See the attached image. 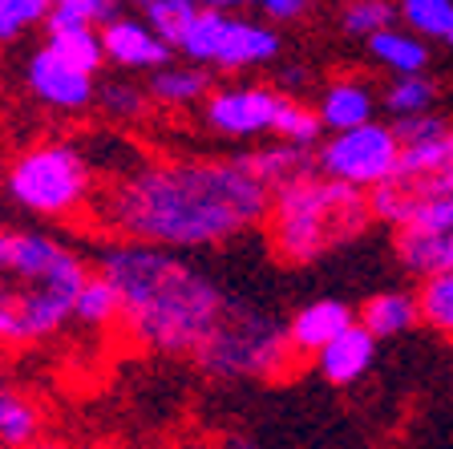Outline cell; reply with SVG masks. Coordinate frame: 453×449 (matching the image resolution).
Masks as SVG:
<instances>
[{"mask_svg": "<svg viewBox=\"0 0 453 449\" xmlns=\"http://www.w3.org/2000/svg\"><path fill=\"white\" fill-rule=\"evenodd\" d=\"M445 130H449V122H445L441 113H417V118H401V122H393V134H396V142H401V150L421 146V142H434V138H441Z\"/></svg>", "mask_w": 453, "mask_h": 449, "instance_id": "cell-33", "label": "cell"}, {"mask_svg": "<svg viewBox=\"0 0 453 449\" xmlns=\"http://www.w3.org/2000/svg\"><path fill=\"white\" fill-rule=\"evenodd\" d=\"M239 159H243V166L251 170L267 190H280V187H288V182H296V178H303V174L316 170V150L283 146V142L264 146V150H247V154H239Z\"/></svg>", "mask_w": 453, "mask_h": 449, "instance_id": "cell-18", "label": "cell"}, {"mask_svg": "<svg viewBox=\"0 0 453 449\" xmlns=\"http://www.w3.org/2000/svg\"><path fill=\"white\" fill-rule=\"evenodd\" d=\"M434 97H437V85L425 74L421 77H396V81L385 89V110L401 122V118H417V113H434Z\"/></svg>", "mask_w": 453, "mask_h": 449, "instance_id": "cell-28", "label": "cell"}, {"mask_svg": "<svg viewBox=\"0 0 453 449\" xmlns=\"http://www.w3.org/2000/svg\"><path fill=\"white\" fill-rule=\"evenodd\" d=\"M146 94H150V102L158 105H195V102H207L211 97V74L198 66H179V61H170L166 69H158V74L150 77V85H146Z\"/></svg>", "mask_w": 453, "mask_h": 449, "instance_id": "cell-21", "label": "cell"}, {"mask_svg": "<svg viewBox=\"0 0 453 449\" xmlns=\"http://www.w3.org/2000/svg\"><path fill=\"white\" fill-rule=\"evenodd\" d=\"M4 384H9V381H4V376H0V389H4Z\"/></svg>", "mask_w": 453, "mask_h": 449, "instance_id": "cell-40", "label": "cell"}, {"mask_svg": "<svg viewBox=\"0 0 453 449\" xmlns=\"http://www.w3.org/2000/svg\"><path fill=\"white\" fill-rule=\"evenodd\" d=\"M195 365L215 381H288L300 373L303 356L288 340V324L226 296Z\"/></svg>", "mask_w": 453, "mask_h": 449, "instance_id": "cell-5", "label": "cell"}, {"mask_svg": "<svg viewBox=\"0 0 453 449\" xmlns=\"http://www.w3.org/2000/svg\"><path fill=\"white\" fill-rule=\"evenodd\" d=\"M0 365H4V352H0ZM0 376H4V373H0Z\"/></svg>", "mask_w": 453, "mask_h": 449, "instance_id": "cell-39", "label": "cell"}, {"mask_svg": "<svg viewBox=\"0 0 453 449\" xmlns=\"http://www.w3.org/2000/svg\"><path fill=\"white\" fill-rule=\"evenodd\" d=\"M118 316H122V308H118V291L110 288V280H105V275L89 272L85 288L77 291L73 328H81V332H89V337H97V332L118 328Z\"/></svg>", "mask_w": 453, "mask_h": 449, "instance_id": "cell-22", "label": "cell"}, {"mask_svg": "<svg viewBox=\"0 0 453 449\" xmlns=\"http://www.w3.org/2000/svg\"><path fill=\"white\" fill-rule=\"evenodd\" d=\"M445 45H449V49H453V28H449V33H445Z\"/></svg>", "mask_w": 453, "mask_h": 449, "instance_id": "cell-38", "label": "cell"}, {"mask_svg": "<svg viewBox=\"0 0 453 449\" xmlns=\"http://www.w3.org/2000/svg\"><path fill=\"white\" fill-rule=\"evenodd\" d=\"M77 247L33 227H0V352H25L73 324L77 291L89 280Z\"/></svg>", "mask_w": 453, "mask_h": 449, "instance_id": "cell-3", "label": "cell"}, {"mask_svg": "<svg viewBox=\"0 0 453 449\" xmlns=\"http://www.w3.org/2000/svg\"><path fill=\"white\" fill-rule=\"evenodd\" d=\"M33 449H77V445H69V441H57V437H45V441H37Z\"/></svg>", "mask_w": 453, "mask_h": 449, "instance_id": "cell-36", "label": "cell"}, {"mask_svg": "<svg viewBox=\"0 0 453 449\" xmlns=\"http://www.w3.org/2000/svg\"><path fill=\"white\" fill-rule=\"evenodd\" d=\"M25 81H28V89H33V97L53 105V110H85L97 94L94 77L73 69L69 61H61L49 45H41L37 53L28 57Z\"/></svg>", "mask_w": 453, "mask_h": 449, "instance_id": "cell-13", "label": "cell"}, {"mask_svg": "<svg viewBox=\"0 0 453 449\" xmlns=\"http://www.w3.org/2000/svg\"><path fill=\"white\" fill-rule=\"evenodd\" d=\"M280 85H283V89H300V85H308V69L288 66V69L280 74Z\"/></svg>", "mask_w": 453, "mask_h": 449, "instance_id": "cell-35", "label": "cell"}, {"mask_svg": "<svg viewBox=\"0 0 453 449\" xmlns=\"http://www.w3.org/2000/svg\"><path fill=\"white\" fill-rule=\"evenodd\" d=\"M283 94L272 85H223L211 89L207 105V126L226 138H259L272 134L275 113H280Z\"/></svg>", "mask_w": 453, "mask_h": 449, "instance_id": "cell-11", "label": "cell"}, {"mask_svg": "<svg viewBox=\"0 0 453 449\" xmlns=\"http://www.w3.org/2000/svg\"><path fill=\"white\" fill-rule=\"evenodd\" d=\"M368 198H372V215L393 227H405L417 211L453 198V126L441 138L401 150L388 182Z\"/></svg>", "mask_w": 453, "mask_h": 449, "instance_id": "cell-8", "label": "cell"}, {"mask_svg": "<svg viewBox=\"0 0 453 449\" xmlns=\"http://www.w3.org/2000/svg\"><path fill=\"white\" fill-rule=\"evenodd\" d=\"M49 4L53 0H0V45H12L49 20Z\"/></svg>", "mask_w": 453, "mask_h": 449, "instance_id": "cell-32", "label": "cell"}, {"mask_svg": "<svg viewBox=\"0 0 453 449\" xmlns=\"http://www.w3.org/2000/svg\"><path fill=\"white\" fill-rule=\"evenodd\" d=\"M61 61H69L73 69L97 77V69L105 66V49H102V28H61V33H49L45 41Z\"/></svg>", "mask_w": 453, "mask_h": 449, "instance_id": "cell-23", "label": "cell"}, {"mask_svg": "<svg viewBox=\"0 0 453 449\" xmlns=\"http://www.w3.org/2000/svg\"><path fill=\"white\" fill-rule=\"evenodd\" d=\"M272 134L283 142V146L316 150V146H320L324 126H320V118H316V110H311V105H303L300 97H288V94H283L280 113H275Z\"/></svg>", "mask_w": 453, "mask_h": 449, "instance_id": "cell-24", "label": "cell"}, {"mask_svg": "<svg viewBox=\"0 0 453 449\" xmlns=\"http://www.w3.org/2000/svg\"><path fill=\"white\" fill-rule=\"evenodd\" d=\"M45 441V413L28 393L4 384L0 389V449H33Z\"/></svg>", "mask_w": 453, "mask_h": 449, "instance_id": "cell-17", "label": "cell"}, {"mask_svg": "<svg viewBox=\"0 0 453 449\" xmlns=\"http://www.w3.org/2000/svg\"><path fill=\"white\" fill-rule=\"evenodd\" d=\"M372 356H377V340L368 337L360 324H352L349 332H340L328 348H320V352L311 356V365H316V373L328 384L344 389V384H357L372 368Z\"/></svg>", "mask_w": 453, "mask_h": 449, "instance_id": "cell-16", "label": "cell"}, {"mask_svg": "<svg viewBox=\"0 0 453 449\" xmlns=\"http://www.w3.org/2000/svg\"><path fill=\"white\" fill-rule=\"evenodd\" d=\"M340 25H344V33L368 41L377 33H385V28L401 25V20H396V4H388V0H352L340 12Z\"/></svg>", "mask_w": 453, "mask_h": 449, "instance_id": "cell-29", "label": "cell"}, {"mask_svg": "<svg viewBox=\"0 0 453 449\" xmlns=\"http://www.w3.org/2000/svg\"><path fill=\"white\" fill-rule=\"evenodd\" d=\"M94 97H97V105H102V113L113 118V122H138L142 113L150 110V94L130 81H110V85H102Z\"/></svg>", "mask_w": 453, "mask_h": 449, "instance_id": "cell-31", "label": "cell"}, {"mask_svg": "<svg viewBox=\"0 0 453 449\" xmlns=\"http://www.w3.org/2000/svg\"><path fill=\"white\" fill-rule=\"evenodd\" d=\"M372 110H377V97H372L368 81H360V77H332V81H324L320 102H316V118H320V126L328 134L368 126Z\"/></svg>", "mask_w": 453, "mask_h": 449, "instance_id": "cell-15", "label": "cell"}, {"mask_svg": "<svg viewBox=\"0 0 453 449\" xmlns=\"http://www.w3.org/2000/svg\"><path fill=\"white\" fill-rule=\"evenodd\" d=\"M368 53H372V61L385 66L393 77H421L425 66H429V45L401 25L385 28L377 37H368Z\"/></svg>", "mask_w": 453, "mask_h": 449, "instance_id": "cell-20", "label": "cell"}, {"mask_svg": "<svg viewBox=\"0 0 453 449\" xmlns=\"http://www.w3.org/2000/svg\"><path fill=\"white\" fill-rule=\"evenodd\" d=\"M417 320H421L417 296H409V291H377V296H368L357 312V324L365 328L372 340L401 337V332H409Z\"/></svg>", "mask_w": 453, "mask_h": 449, "instance_id": "cell-19", "label": "cell"}, {"mask_svg": "<svg viewBox=\"0 0 453 449\" xmlns=\"http://www.w3.org/2000/svg\"><path fill=\"white\" fill-rule=\"evenodd\" d=\"M94 272L118 291V332L146 352L195 360L226 304L207 272L158 247L110 244Z\"/></svg>", "mask_w": 453, "mask_h": 449, "instance_id": "cell-2", "label": "cell"}, {"mask_svg": "<svg viewBox=\"0 0 453 449\" xmlns=\"http://www.w3.org/2000/svg\"><path fill=\"white\" fill-rule=\"evenodd\" d=\"M272 190L243 159H158L97 187L89 215L110 244L158 252L219 247L264 227Z\"/></svg>", "mask_w": 453, "mask_h": 449, "instance_id": "cell-1", "label": "cell"}, {"mask_svg": "<svg viewBox=\"0 0 453 449\" xmlns=\"http://www.w3.org/2000/svg\"><path fill=\"white\" fill-rule=\"evenodd\" d=\"M372 223H377L372 198L311 170L288 187L272 190L264 239L280 263L308 267V263H320L324 255L352 247Z\"/></svg>", "mask_w": 453, "mask_h": 449, "instance_id": "cell-4", "label": "cell"}, {"mask_svg": "<svg viewBox=\"0 0 453 449\" xmlns=\"http://www.w3.org/2000/svg\"><path fill=\"white\" fill-rule=\"evenodd\" d=\"M396 159H401V142L393 134V122H368L357 126V130L328 134L316 146V174L344 182L360 195H372L388 182V174L396 170Z\"/></svg>", "mask_w": 453, "mask_h": 449, "instance_id": "cell-9", "label": "cell"}, {"mask_svg": "<svg viewBox=\"0 0 453 449\" xmlns=\"http://www.w3.org/2000/svg\"><path fill=\"white\" fill-rule=\"evenodd\" d=\"M396 20L425 45L445 41V33L453 28V0H405V4H396Z\"/></svg>", "mask_w": 453, "mask_h": 449, "instance_id": "cell-25", "label": "cell"}, {"mask_svg": "<svg viewBox=\"0 0 453 449\" xmlns=\"http://www.w3.org/2000/svg\"><path fill=\"white\" fill-rule=\"evenodd\" d=\"M102 49H105V61H113L118 69H166L174 61V49L154 33L138 12H118L110 25H102Z\"/></svg>", "mask_w": 453, "mask_h": 449, "instance_id": "cell-12", "label": "cell"}, {"mask_svg": "<svg viewBox=\"0 0 453 449\" xmlns=\"http://www.w3.org/2000/svg\"><path fill=\"white\" fill-rule=\"evenodd\" d=\"M417 312H421V324H429L434 332H441L445 340H453V272L421 280Z\"/></svg>", "mask_w": 453, "mask_h": 449, "instance_id": "cell-27", "label": "cell"}, {"mask_svg": "<svg viewBox=\"0 0 453 449\" xmlns=\"http://www.w3.org/2000/svg\"><path fill=\"white\" fill-rule=\"evenodd\" d=\"M396 259L421 280L453 272V198L425 206L405 227H396Z\"/></svg>", "mask_w": 453, "mask_h": 449, "instance_id": "cell-10", "label": "cell"}, {"mask_svg": "<svg viewBox=\"0 0 453 449\" xmlns=\"http://www.w3.org/2000/svg\"><path fill=\"white\" fill-rule=\"evenodd\" d=\"M283 49L267 20H247L226 4H198L190 25L179 33L174 53L190 57L198 69H251L275 61Z\"/></svg>", "mask_w": 453, "mask_h": 449, "instance_id": "cell-7", "label": "cell"}, {"mask_svg": "<svg viewBox=\"0 0 453 449\" xmlns=\"http://www.w3.org/2000/svg\"><path fill=\"white\" fill-rule=\"evenodd\" d=\"M195 12H198V0H146V4L138 9V17L146 20V25H150L170 49H174L179 33L190 25Z\"/></svg>", "mask_w": 453, "mask_h": 449, "instance_id": "cell-30", "label": "cell"}, {"mask_svg": "<svg viewBox=\"0 0 453 449\" xmlns=\"http://www.w3.org/2000/svg\"><path fill=\"white\" fill-rule=\"evenodd\" d=\"M303 12H308V4H303V0H264V4H259V17H264L267 25H280V20H300Z\"/></svg>", "mask_w": 453, "mask_h": 449, "instance_id": "cell-34", "label": "cell"}, {"mask_svg": "<svg viewBox=\"0 0 453 449\" xmlns=\"http://www.w3.org/2000/svg\"><path fill=\"white\" fill-rule=\"evenodd\" d=\"M4 187H9L12 203L25 206L28 215L53 219V223L85 219L97 195L94 170L73 142L25 146L4 170Z\"/></svg>", "mask_w": 453, "mask_h": 449, "instance_id": "cell-6", "label": "cell"}, {"mask_svg": "<svg viewBox=\"0 0 453 449\" xmlns=\"http://www.w3.org/2000/svg\"><path fill=\"white\" fill-rule=\"evenodd\" d=\"M118 12H122V4H113V0H53V4H49L45 33H61V28L110 25Z\"/></svg>", "mask_w": 453, "mask_h": 449, "instance_id": "cell-26", "label": "cell"}, {"mask_svg": "<svg viewBox=\"0 0 453 449\" xmlns=\"http://www.w3.org/2000/svg\"><path fill=\"white\" fill-rule=\"evenodd\" d=\"M352 324H357V312H352L344 299H311V304H303V308L288 320V340H292V348L303 360H311V356L320 352V348H328L340 332H349Z\"/></svg>", "mask_w": 453, "mask_h": 449, "instance_id": "cell-14", "label": "cell"}, {"mask_svg": "<svg viewBox=\"0 0 453 449\" xmlns=\"http://www.w3.org/2000/svg\"><path fill=\"white\" fill-rule=\"evenodd\" d=\"M223 449H264V445H255V441H247V437H231Z\"/></svg>", "mask_w": 453, "mask_h": 449, "instance_id": "cell-37", "label": "cell"}]
</instances>
